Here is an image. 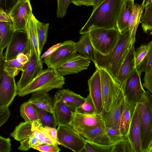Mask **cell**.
I'll return each mask as SVG.
<instances>
[{
  "instance_id": "obj_18",
  "label": "cell",
  "mask_w": 152,
  "mask_h": 152,
  "mask_svg": "<svg viewBox=\"0 0 152 152\" xmlns=\"http://www.w3.org/2000/svg\"><path fill=\"white\" fill-rule=\"evenodd\" d=\"M88 90L94 103L97 114H101L103 110L102 98L101 79L98 69L88 81Z\"/></svg>"
},
{
  "instance_id": "obj_20",
  "label": "cell",
  "mask_w": 152,
  "mask_h": 152,
  "mask_svg": "<svg viewBox=\"0 0 152 152\" xmlns=\"http://www.w3.org/2000/svg\"><path fill=\"white\" fill-rule=\"evenodd\" d=\"M76 109L69 107L59 100L54 102L52 113L54 128L59 125L69 124L72 112H75Z\"/></svg>"
},
{
  "instance_id": "obj_23",
  "label": "cell",
  "mask_w": 152,
  "mask_h": 152,
  "mask_svg": "<svg viewBox=\"0 0 152 152\" xmlns=\"http://www.w3.org/2000/svg\"><path fill=\"white\" fill-rule=\"evenodd\" d=\"M84 98L68 89H60L56 93L53 98L54 102L59 100L65 104L76 109L85 101Z\"/></svg>"
},
{
  "instance_id": "obj_28",
  "label": "cell",
  "mask_w": 152,
  "mask_h": 152,
  "mask_svg": "<svg viewBox=\"0 0 152 152\" xmlns=\"http://www.w3.org/2000/svg\"><path fill=\"white\" fill-rule=\"evenodd\" d=\"M28 101L40 109L53 113V106L48 92L40 91L33 93Z\"/></svg>"
},
{
  "instance_id": "obj_17",
  "label": "cell",
  "mask_w": 152,
  "mask_h": 152,
  "mask_svg": "<svg viewBox=\"0 0 152 152\" xmlns=\"http://www.w3.org/2000/svg\"><path fill=\"white\" fill-rule=\"evenodd\" d=\"M127 135L135 152H142L140 116L137 103L132 116Z\"/></svg>"
},
{
  "instance_id": "obj_48",
  "label": "cell",
  "mask_w": 152,
  "mask_h": 152,
  "mask_svg": "<svg viewBox=\"0 0 152 152\" xmlns=\"http://www.w3.org/2000/svg\"><path fill=\"white\" fill-rule=\"evenodd\" d=\"M142 86L152 94V67L150 72L145 74Z\"/></svg>"
},
{
  "instance_id": "obj_47",
  "label": "cell",
  "mask_w": 152,
  "mask_h": 152,
  "mask_svg": "<svg viewBox=\"0 0 152 152\" xmlns=\"http://www.w3.org/2000/svg\"><path fill=\"white\" fill-rule=\"evenodd\" d=\"M12 150L11 139L0 136V152H10Z\"/></svg>"
},
{
  "instance_id": "obj_29",
  "label": "cell",
  "mask_w": 152,
  "mask_h": 152,
  "mask_svg": "<svg viewBox=\"0 0 152 152\" xmlns=\"http://www.w3.org/2000/svg\"><path fill=\"white\" fill-rule=\"evenodd\" d=\"M144 9L142 4L139 5L134 4L132 12L128 20V29L131 37L135 40L137 30Z\"/></svg>"
},
{
  "instance_id": "obj_3",
  "label": "cell",
  "mask_w": 152,
  "mask_h": 152,
  "mask_svg": "<svg viewBox=\"0 0 152 152\" xmlns=\"http://www.w3.org/2000/svg\"><path fill=\"white\" fill-rule=\"evenodd\" d=\"M65 84V78L56 69L43 70L28 85L18 92L20 97H23L34 92H48L54 89H61Z\"/></svg>"
},
{
  "instance_id": "obj_6",
  "label": "cell",
  "mask_w": 152,
  "mask_h": 152,
  "mask_svg": "<svg viewBox=\"0 0 152 152\" xmlns=\"http://www.w3.org/2000/svg\"><path fill=\"white\" fill-rule=\"evenodd\" d=\"M100 77L102 98L103 110L109 111L113 101L121 88L115 78L105 68L97 66Z\"/></svg>"
},
{
  "instance_id": "obj_27",
  "label": "cell",
  "mask_w": 152,
  "mask_h": 152,
  "mask_svg": "<svg viewBox=\"0 0 152 152\" xmlns=\"http://www.w3.org/2000/svg\"><path fill=\"white\" fill-rule=\"evenodd\" d=\"M36 18L33 14L28 21L26 31L30 45V54H36L37 58L40 59L41 54L39 52L37 40L36 23Z\"/></svg>"
},
{
  "instance_id": "obj_24",
  "label": "cell",
  "mask_w": 152,
  "mask_h": 152,
  "mask_svg": "<svg viewBox=\"0 0 152 152\" xmlns=\"http://www.w3.org/2000/svg\"><path fill=\"white\" fill-rule=\"evenodd\" d=\"M134 0H124L118 15L116 27L120 34L128 28L129 18L133 11Z\"/></svg>"
},
{
  "instance_id": "obj_30",
  "label": "cell",
  "mask_w": 152,
  "mask_h": 152,
  "mask_svg": "<svg viewBox=\"0 0 152 152\" xmlns=\"http://www.w3.org/2000/svg\"><path fill=\"white\" fill-rule=\"evenodd\" d=\"M137 104L130 105L125 101V106L119 125V130L124 136L127 134L132 116Z\"/></svg>"
},
{
  "instance_id": "obj_33",
  "label": "cell",
  "mask_w": 152,
  "mask_h": 152,
  "mask_svg": "<svg viewBox=\"0 0 152 152\" xmlns=\"http://www.w3.org/2000/svg\"><path fill=\"white\" fill-rule=\"evenodd\" d=\"M112 152H135L127 134L113 144Z\"/></svg>"
},
{
  "instance_id": "obj_12",
  "label": "cell",
  "mask_w": 152,
  "mask_h": 152,
  "mask_svg": "<svg viewBox=\"0 0 152 152\" xmlns=\"http://www.w3.org/2000/svg\"><path fill=\"white\" fill-rule=\"evenodd\" d=\"M30 45L26 31H15L4 55L5 60L16 58L18 55L23 53L28 57L30 51Z\"/></svg>"
},
{
  "instance_id": "obj_46",
  "label": "cell",
  "mask_w": 152,
  "mask_h": 152,
  "mask_svg": "<svg viewBox=\"0 0 152 152\" xmlns=\"http://www.w3.org/2000/svg\"><path fill=\"white\" fill-rule=\"evenodd\" d=\"M9 106H0V126L8 120L10 115Z\"/></svg>"
},
{
  "instance_id": "obj_50",
  "label": "cell",
  "mask_w": 152,
  "mask_h": 152,
  "mask_svg": "<svg viewBox=\"0 0 152 152\" xmlns=\"http://www.w3.org/2000/svg\"><path fill=\"white\" fill-rule=\"evenodd\" d=\"M16 58L19 62L23 65L26 64L29 60L28 56L23 53L18 54Z\"/></svg>"
},
{
  "instance_id": "obj_21",
  "label": "cell",
  "mask_w": 152,
  "mask_h": 152,
  "mask_svg": "<svg viewBox=\"0 0 152 152\" xmlns=\"http://www.w3.org/2000/svg\"><path fill=\"white\" fill-rule=\"evenodd\" d=\"M78 133L85 139L93 142L104 145L113 144L107 134L105 126L90 127Z\"/></svg>"
},
{
  "instance_id": "obj_49",
  "label": "cell",
  "mask_w": 152,
  "mask_h": 152,
  "mask_svg": "<svg viewBox=\"0 0 152 152\" xmlns=\"http://www.w3.org/2000/svg\"><path fill=\"white\" fill-rule=\"evenodd\" d=\"M71 3L76 6L85 5L87 7L93 6L92 0H71Z\"/></svg>"
},
{
  "instance_id": "obj_16",
  "label": "cell",
  "mask_w": 152,
  "mask_h": 152,
  "mask_svg": "<svg viewBox=\"0 0 152 152\" xmlns=\"http://www.w3.org/2000/svg\"><path fill=\"white\" fill-rule=\"evenodd\" d=\"M90 62L87 58L76 53L56 69L60 74L63 76L77 74L87 69Z\"/></svg>"
},
{
  "instance_id": "obj_45",
  "label": "cell",
  "mask_w": 152,
  "mask_h": 152,
  "mask_svg": "<svg viewBox=\"0 0 152 152\" xmlns=\"http://www.w3.org/2000/svg\"><path fill=\"white\" fill-rule=\"evenodd\" d=\"M19 0H0V9L7 14Z\"/></svg>"
},
{
  "instance_id": "obj_8",
  "label": "cell",
  "mask_w": 152,
  "mask_h": 152,
  "mask_svg": "<svg viewBox=\"0 0 152 152\" xmlns=\"http://www.w3.org/2000/svg\"><path fill=\"white\" fill-rule=\"evenodd\" d=\"M75 45V42L72 40L61 43L54 51L44 58L43 62L48 68L56 69L77 53Z\"/></svg>"
},
{
  "instance_id": "obj_4",
  "label": "cell",
  "mask_w": 152,
  "mask_h": 152,
  "mask_svg": "<svg viewBox=\"0 0 152 152\" xmlns=\"http://www.w3.org/2000/svg\"><path fill=\"white\" fill-rule=\"evenodd\" d=\"M140 116L142 152H148L152 145V95L145 91L137 103Z\"/></svg>"
},
{
  "instance_id": "obj_39",
  "label": "cell",
  "mask_w": 152,
  "mask_h": 152,
  "mask_svg": "<svg viewBox=\"0 0 152 152\" xmlns=\"http://www.w3.org/2000/svg\"><path fill=\"white\" fill-rule=\"evenodd\" d=\"M149 42L147 44H142L135 51V61L137 69L147 54L149 48Z\"/></svg>"
},
{
  "instance_id": "obj_11",
  "label": "cell",
  "mask_w": 152,
  "mask_h": 152,
  "mask_svg": "<svg viewBox=\"0 0 152 152\" xmlns=\"http://www.w3.org/2000/svg\"><path fill=\"white\" fill-rule=\"evenodd\" d=\"M57 130L61 145L75 152H81L85 145V139L70 125H59Z\"/></svg>"
},
{
  "instance_id": "obj_7",
  "label": "cell",
  "mask_w": 152,
  "mask_h": 152,
  "mask_svg": "<svg viewBox=\"0 0 152 152\" xmlns=\"http://www.w3.org/2000/svg\"><path fill=\"white\" fill-rule=\"evenodd\" d=\"M0 106H9L18 95L15 76L10 75L4 65L3 53H0Z\"/></svg>"
},
{
  "instance_id": "obj_19",
  "label": "cell",
  "mask_w": 152,
  "mask_h": 152,
  "mask_svg": "<svg viewBox=\"0 0 152 152\" xmlns=\"http://www.w3.org/2000/svg\"><path fill=\"white\" fill-rule=\"evenodd\" d=\"M15 31L8 14L0 9V53L7 48Z\"/></svg>"
},
{
  "instance_id": "obj_43",
  "label": "cell",
  "mask_w": 152,
  "mask_h": 152,
  "mask_svg": "<svg viewBox=\"0 0 152 152\" xmlns=\"http://www.w3.org/2000/svg\"><path fill=\"white\" fill-rule=\"evenodd\" d=\"M32 148L42 152H58L61 150L56 144H42L33 146Z\"/></svg>"
},
{
  "instance_id": "obj_32",
  "label": "cell",
  "mask_w": 152,
  "mask_h": 152,
  "mask_svg": "<svg viewBox=\"0 0 152 152\" xmlns=\"http://www.w3.org/2000/svg\"><path fill=\"white\" fill-rule=\"evenodd\" d=\"M144 12L141 16L140 23L143 31L146 33L152 30V3L145 7Z\"/></svg>"
},
{
  "instance_id": "obj_52",
  "label": "cell",
  "mask_w": 152,
  "mask_h": 152,
  "mask_svg": "<svg viewBox=\"0 0 152 152\" xmlns=\"http://www.w3.org/2000/svg\"><path fill=\"white\" fill-rule=\"evenodd\" d=\"M148 152H152V145L149 148Z\"/></svg>"
},
{
  "instance_id": "obj_38",
  "label": "cell",
  "mask_w": 152,
  "mask_h": 152,
  "mask_svg": "<svg viewBox=\"0 0 152 152\" xmlns=\"http://www.w3.org/2000/svg\"><path fill=\"white\" fill-rule=\"evenodd\" d=\"M33 105L37 111L42 126L54 127L52 113L40 109L34 104Z\"/></svg>"
},
{
  "instance_id": "obj_26",
  "label": "cell",
  "mask_w": 152,
  "mask_h": 152,
  "mask_svg": "<svg viewBox=\"0 0 152 152\" xmlns=\"http://www.w3.org/2000/svg\"><path fill=\"white\" fill-rule=\"evenodd\" d=\"M20 114L25 121L32 124L35 128L42 126L37 110L28 101L22 104L20 107Z\"/></svg>"
},
{
  "instance_id": "obj_25",
  "label": "cell",
  "mask_w": 152,
  "mask_h": 152,
  "mask_svg": "<svg viewBox=\"0 0 152 152\" xmlns=\"http://www.w3.org/2000/svg\"><path fill=\"white\" fill-rule=\"evenodd\" d=\"M75 47L77 52L79 55L95 63V50L88 33L82 34L79 40L75 42Z\"/></svg>"
},
{
  "instance_id": "obj_22",
  "label": "cell",
  "mask_w": 152,
  "mask_h": 152,
  "mask_svg": "<svg viewBox=\"0 0 152 152\" xmlns=\"http://www.w3.org/2000/svg\"><path fill=\"white\" fill-rule=\"evenodd\" d=\"M136 68L135 50L133 45L126 54L118 72L116 80L120 86L122 85L130 74Z\"/></svg>"
},
{
  "instance_id": "obj_51",
  "label": "cell",
  "mask_w": 152,
  "mask_h": 152,
  "mask_svg": "<svg viewBox=\"0 0 152 152\" xmlns=\"http://www.w3.org/2000/svg\"><path fill=\"white\" fill-rule=\"evenodd\" d=\"M152 3V0H143L142 4L144 8L147 5Z\"/></svg>"
},
{
  "instance_id": "obj_13",
  "label": "cell",
  "mask_w": 152,
  "mask_h": 152,
  "mask_svg": "<svg viewBox=\"0 0 152 152\" xmlns=\"http://www.w3.org/2000/svg\"><path fill=\"white\" fill-rule=\"evenodd\" d=\"M29 60L24 65L21 77L17 83L18 92L30 84L43 70L42 60L35 54H29Z\"/></svg>"
},
{
  "instance_id": "obj_31",
  "label": "cell",
  "mask_w": 152,
  "mask_h": 152,
  "mask_svg": "<svg viewBox=\"0 0 152 152\" xmlns=\"http://www.w3.org/2000/svg\"><path fill=\"white\" fill-rule=\"evenodd\" d=\"M37 34L39 50L40 53L46 43L48 35L49 23H44L36 19Z\"/></svg>"
},
{
  "instance_id": "obj_10",
  "label": "cell",
  "mask_w": 152,
  "mask_h": 152,
  "mask_svg": "<svg viewBox=\"0 0 152 152\" xmlns=\"http://www.w3.org/2000/svg\"><path fill=\"white\" fill-rule=\"evenodd\" d=\"M15 31H26L33 14L30 0H19L8 14Z\"/></svg>"
},
{
  "instance_id": "obj_9",
  "label": "cell",
  "mask_w": 152,
  "mask_h": 152,
  "mask_svg": "<svg viewBox=\"0 0 152 152\" xmlns=\"http://www.w3.org/2000/svg\"><path fill=\"white\" fill-rule=\"evenodd\" d=\"M140 75L135 69L121 87L125 100L129 105L137 104L145 91L141 83Z\"/></svg>"
},
{
  "instance_id": "obj_37",
  "label": "cell",
  "mask_w": 152,
  "mask_h": 152,
  "mask_svg": "<svg viewBox=\"0 0 152 152\" xmlns=\"http://www.w3.org/2000/svg\"><path fill=\"white\" fill-rule=\"evenodd\" d=\"M4 65L9 73L15 76L18 75L19 72L23 71L24 66L19 62L17 58L11 60L4 59Z\"/></svg>"
},
{
  "instance_id": "obj_34",
  "label": "cell",
  "mask_w": 152,
  "mask_h": 152,
  "mask_svg": "<svg viewBox=\"0 0 152 152\" xmlns=\"http://www.w3.org/2000/svg\"><path fill=\"white\" fill-rule=\"evenodd\" d=\"M113 144L104 145L92 142L85 139L84 148L81 152H112Z\"/></svg>"
},
{
  "instance_id": "obj_15",
  "label": "cell",
  "mask_w": 152,
  "mask_h": 152,
  "mask_svg": "<svg viewBox=\"0 0 152 152\" xmlns=\"http://www.w3.org/2000/svg\"><path fill=\"white\" fill-rule=\"evenodd\" d=\"M77 132L90 127L105 126L101 114L88 115L72 112L69 123Z\"/></svg>"
},
{
  "instance_id": "obj_2",
  "label": "cell",
  "mask_w": 152,
  "mask_h": 152,
  "mask_svg": "<svg viewBox=\"0 0 152 152\" xmlns=\"http://www.w3.org/2000/svg\"><path fill=\"white\" fill-rule=\"evenodd\" d=\"M135 41L128 28L120 34L118 44L111 53L103 56L95 50V66L106 68L116 80L124 60Z\"/></svg>"
},
{
  "instance_id": "obj_1",
  "label": "cell",
  "mask_w": 152,
  "mask_h": 152,
  "mask_svg": "<svg viewBox=\"0 0 152 152\" xmlns=\"http://www.w3.org/2000/svg\"><path fill=\"white\" fill-rule=\"evenodd\" d=\"M124 0H103L95 9L79 33L83 34L100 28L116 27L117 19Z\"/></svg>"
},
{
  "instance_id": "obj_41",
  "label": "cell",
  "mask_w": 152,
  "mask_h": 152,
  "mask_svg": "<svg viewBox=\"0 0 152 152\" xmlns=\"http://www.w3.org/2000/svg\"><path fill=\"white\" fill-rule=\"evenodd\" d=\"M57 17L63 18L66 16V10L69 5L71 3V0H57Z\"/></svg>"
},
{
  "instance_id": "obj_14",
  "label": "cell",
  "mask_w": 152,
  "mask_h": 152,
  "mask_svg": "<svg viewBox=\"0 0 152 152\" xmlns=\"http://www.w3.org/2000/svg\"><path fill=\"white\" fill-rule=\"evenodd\" d=\"M125 99L121 89L113 101L108 112L102 111L101 113L106 128L110 127L119 129L120 119L125 105Z\"/></svg>"
},
{
  "instance_id": "obj_36",
  "label": "cell",
  "mask_w": 152,
  "mask_h": 152,
  "mask_svg": "<svg viewBox=\"0 0 152 152\" xmlns=\"http://www.w3.org/2000/svg\"><path fill=\"white\" fill-rule=\"evenodd\" d=\"M150 45L148 51L137 69L141 74L142 72L148 73L152 67V40L149 42Z\"/></svg>"
},
{
  "instance_id": "obj_35",
  "label": "cell",
  "mask_w": 152,
  "mask_h": 152,
  "mask_svg": "<svg viewBox=\"0 0 152 152\" xmlns=\"http://www.w3.org/2000/svg\"><path fill=\"white\" fill-rule=\"evenodd\" d=\"M76 112L88 115L97 114L95 106L89 94L85 102L76 109Z\"/></svg>"
},
{
  "instance_id": "obj_42",
  "label": "cell",
  "mask_w": 152,
  "mask_h": 152,
  "mask_svg": "<svg viewBox=\"0 0 152 152\" xmlns=\"http://www.w3.org/2000/svg\"><path fill=\"white\" fill-rule=\"evenodd\" d=\"M107 134L113 144L121 140L124 137L117 128L110 127L106 128Z\"/></svg>"
},
{
  "instance_id": "obj_40",
  "label": "cell",
  "mask_w": 152,
  "mask_h": 152,
  "mask_svg": "<svg viewBox=\"0 0 152 152\" xmlns=\"http://www.w3.org/2000/svg\"><path fill=\"white\" fill-rule=\"evenodd\" d=\"M20 142V145L18 149L23 151H27L32 148L33 146L40 144L38 138L34 135Z\"/></svg>"
},
{
  "instance_id": "obj_44",
  "label": "cell",
  "mask_w": 152,
  "mask_h": 152,
  "mask_svg": "<svg viewBox=\"0 0 152 152\" xmlns=\"http://www.w3.org/2000/svg\"><path fill=\"white\" fill-rule=\"evenodd\" d=\"M38 129L46 132L52 139L56 142L58 145L61 144L59 142L57 135V130L56 128L48 126H43Z\"/></svg>"
},
{
  "instance_id": "obj_5",
  "label": "cell",
  "mask_w": 152,
  "mask_h": 152,
  "mask_svg": "<svg viewBox=\"0 0 152 152\" xmlns=\"http://www.w3.org/2000/svg\"><path fill=\"white\" fill-rule=\"evenodd\" d=\"M88 33L95 50L104 56L113 51L118 44L120 35L116 27L98 28Z\"/></svg>"
}]
</instances>
